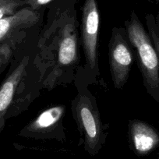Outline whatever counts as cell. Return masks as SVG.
<instances>
[{
    "label": "cell",
    "mask_w": 159,
    "mask_h": 159,
    "mask_svg": "<svg viewBox=\"0 0 159 159\" xmlns=\"http://www.w3.org/2000/svg\"><path fill=\"white\" fill-rule=\"evenodd\" d=\"M39 20V15L32 9L24 8L0 20V44L13 39L20 31L30 28Z\"/></svg>",
    "instance_id": "7"
},
{
    "label": "cell",
    "mask_w": 159,
    "mask_h": 159,
    "mask_svg": "<svg viewBox=\"0 0 159 159\" xmlns=\"http://www.w3.org/2000/svg\"><path fill=\"white\" fill-rule=\"evenodd\" d=\"M65 108L62 105L51 107L38 115L33 121L27 125L23 133L42 134L48 133L57 126L63 116Z\"/></svg>",
    "instance_id": "9"
},
{
    "label": "cell",
    "mask_w": 159,
    "mask_h": 159,
    "mask_svg": "<svg viewBox=\"0 0 159 159\" xmlns=\"http://www.w3.org/2000/svg\"><path fill=\"white\" fill-rule=\"evenodd\" d=\"M126 30L136 52L147 91L159 102V59L152 40L134 13L126 23Z\"/></svg>",
    "instance_id": "1"
},
{
    "label": "cell",
    "mask_w": 159,
    "mask_h": 159,
    "mask_svg": "<svg viewBox=\"0 0 159 159\" xmlns=\"http://www.w3.org/2000/svg\"><path fill=\"white\" fill-rule=\"evenodd\" d=\"M99 17L96 0H86L83 9L81 39L87 63L91 70L97 67Z\"/></svg>",
    "instance_id": "4"
},
{
    "label": "cell",
    "mask_w": 159,
    "mask_h": 159,
    "mask_svg": "<svg viewBox=\"0 0 159 159\" xmlns=\"http://www.w3.org/2000/svg\"><path fill=\"white\" fill-rule=\"evenodd\" d=\"M73 106L78 126L84 136L87 149L91 152L96 151L101 147L103 138L102 122L97 108L91 98L84 94L78 96Z\"/></svg>",
    "instance_id": "2"
},
{
    "label": "cell",
    "mask_w": 159,
    "mask_h": 159,
    "mask_svg": "<svg viewBox=\"0 0 159 159\" xmlns=\"http://www.w3.org/2000/svg\"><path fill=\"white\" fill-rule=\"evenodd\" d=\"M129 137L136 152L141 155L159 146V133L152 126L138 119L129 122Z\"/></svg>",
    "instance_id": "6"
},
{
    "label": "cell",
    "mask_w": 159,
    "mask_h": 159,
    "mask_svg": "<svg viewBox=\"0 0 159 159\" xmlns=\"http://www.w3.org/2000/svg\"><path fill=\"white\" fill-rule=\"evenodd\" d=\"M158 159H159V157H158Z\"/></svg>",
    "instance_id": "14"
},
{
    "label": "cell",
    "mask_w": 159,
    "mask_h": 159,
    "mask_svg": "<svg viewBox=\"0 0 159 159\" xmlns=\"http://www.w3.org/2000/svg\"><path fill=\"white\" fill-rule=\"evenodd\" d=\"M52 0H34V2H33V6L34 7H38V6H42L45 5V4L48 3L49 2H51Z\"/></svg>",
    "instance_id": "13"
},
{
    "label": "cell",
    "mask_w": 159,
    "mask_h": 159,
    "mask_svg": "<svg viewBox=\"0 0 159 159\" xmlns=\"http://www.w3.org/2000/svg\"><path fill=\"white\" fill-rule=\"evenodd\" d=\"M108 59L113 84L123 88L129 77L134 62V53L121 29L113 28L108 45Z\"/></svg>",
    "instance_id": "3"
},
{
    "label": "cell",
    "mask_w": 159,
    "mask_h": 159,
    "mask_svg": "<svg viewBox=\"0 0 159 159\" xmlns=\"http://www.w3.org/2000/svg\"><path fill=\"white\" fill-rule=\"evenodd\" d=\"M57 66L66 68L77 60V37L73 24H66L61 27L57 40Z\"/></svg>",
    "instance_id": "8"
},
{
    "label": "cell",
    "mask_w": 159,
    "mask_h": 159,
    "mask_svg": "<svg viewBox=\"0 0 159 159\" xmlns=\"http://www.w3.org/2000/svg\"><path fill=\"white\" fill-rule=\"evenodd\" d=\"M28 62V56L23 58L0 86V133L5 126L8 111L13 104L21 80L25 74Z\"/></svg>",
    "instance_id": "5"
},
{
    "label": "cell",
    "mask_w": 159,
    "mask_h": 159,
    "mask_svg": "<svg viewBox=\"0 0 159 159\" xmlns=\"http://www.w3.org/2000/svg\"><path fill=\"white\" fill-rule=\"evenodd\" d=\"M22 0H0V20L16 13Z\"/></svg>",
    "instance_id": "11"
},
{
    "label": "cell",
    "mask_w": 159,
    "mask_h": 159,
    "mask_svg": "<svg viewBox=\"0 0 159 159\" xmlns=\"http://www.w3.org/2000/svg\"><path fill=\"white\" fill-rule=\"evenodd\" d=\"M148 20V34L151 37L152 42L154 44V46L157 51V56L159 59V31L157 30V27L154 24V22L151 18Z\"/></svg>",
    "instance_id": "12"
},
{
    "label": "cell",
    "mask_w": 159,
    "mask_h": 159,
    "mask_svg": "<svg viewBox=\"0 0 159 159\" xmlns=\"http://www.w3.org/2000/svg\"><path fill=\"white\" fill-rule=\"evenodd\" d=\"M13 39L0 44V75L5 70L13 57V44L11 43Z\"/></svg>",
    "instance_id": "10"
}]
</instances>
